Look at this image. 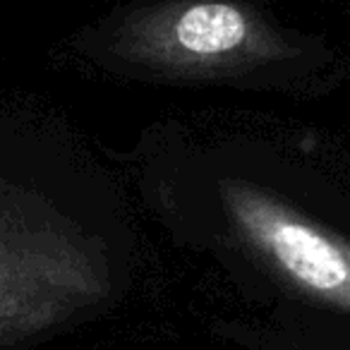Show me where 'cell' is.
I'll use <instances>...</instances> for the list:
<instances>
[{
  "mask_svg": "<svg viewBox=\"0 0 350 350\" xmlns=\"http://www.w3.org/2000/svg\"><path fill=\"white\" fill-rule=\"evenodd\" d=\"M0 154V348L58 324L87 295V281L17 219Z\"/></svg>",
  "mask_w": 350,
  "mask_h": 350,
  "instance_id": "cell-1",
  "label": "cell"
},
{
  "mask_svg": "<svg viewBox=\"0 0 350 350\" xmlns=\"http://www.w3.org/2000/svg\"><path fill=\"white\" fill-rule=\"evenodd\" d=\"M245 238L302 293L350 312V245L259 192L228 197Z\"/></svg>",
  "mask_w": 350,
  "mask_h": 350,
  "instance_id": "cell-2",
  "label": "cell"
},
{
  "mask_svg": "<svg viewBox=\"0 0 350 350\" xmlns=\"http://www.w3.org/2000/svg\"><path fill=\"white\" fill-rule=\"evenodd\" d=\"M175 44L202 58L235 51L247 39V17L230 3H197L175 20Z\"/></svg>",
  "mask_w": 350,
  "mask_h": 350,
  "instance_id": "cell-3",
  "label": "cell"
}]
</instances>
